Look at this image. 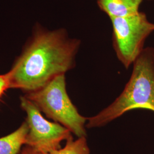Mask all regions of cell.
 Returning <instances> with one entry per match:
<instances>
[{"label":"cell","instance_id":"cell-10","mask_svg":"<svg viewBox=\"0 0 154 154\" xmlns=\"http://www.w3.org/2000/svg\"><path fill=\"white\" fill-rule=\"evenodd\" d=\"M19 154H43L28 146H23Z\"/></svg>","mask_w":154,"mask_h":154},{"label":"cell","instance_id":"cell-2","mask_svg":"<svg viewBox=\"0 0 154 154\" xmlns=\"http://www.w3.org/2000/svg\"><path fill=\"white\" fill-rule=\"evenodd\" d=\"M131 77L124 90L109 106L88 118L87 128L105 126L131 110L154 112V48L147 47L133 63Z\"/></svg>","mask_w":154,"mask_h":154},{"label":"cell","instance_id":"cell-11","mask_svg":"<svg viewBox=\"0 0 154 154\" xmlns=\"http://www.w3.org/2000/svg\"><path fill=\"white\" fill-rule=\"evenodd\" d=\"M148 1H152V0H148Z\"/></svg>","mask_w":154,"mask_h":154},{"label":"cell","instance_id":"cell-4","mask_svg":"<svg viewBox=\"0 0 154 154\" xmlns=\"http://www.w3.org/2000/svg\"><path fill=\"white\" fill-rule=\"evenodd\" d=\"M110 20L112 26L113 49L118 60L127 69L144 48L146 39L154 32V23L140 11Z\"/></svg>","mask_w":154,"mask_h":154},{"label":"cell","instance_id":"cell-6","mask_svg":"<svg viewBox=\"0 0 154 154\" xmlns=\"http://www.w3.org/2000/svg\"><path fill=\"white\" fill-rule=\"evenodd\" d=\"M143 0H97L99 9L110 19L135 14Z\"/></svg>","mask_w":154,"mask_h":154},{"label":"cell","instance_id":"cell-1","mask_svg":"<svg viewBox=\"0 0 154 154\" xmlns=\"http://www.w3.org/2000/svg\"><path fill=\"white\" fill-rule=\"evenodd\" d=\"M80 39L72 38L65 28L50 30L38 22L7 72L9 88L25 93L39 89L55 77L76 66Z\"/></svg>","mask_w":154,"mask_h":154},{"label":"cell","instance_id":"cell-8","mask_svg":"<svg viewBox=\"0 0 154 154\" xmlns=\"http://www.w3.org/2000/svg\"><path fill=\"white\" fill-rule=\"evenodd\" d=\"M90 149L88 146L87 137L78 138L74 140L70 138L66 141L63 148L55 149L44 154H90Z\"/></svg>","mask_w":154,"mask_h":154},{"label":"cell","instance_id":"cell-7","mask_svg":"<svg viewBox=\"0 0 154 154\" xmlns=\"http://www.w3.org/2000/svg\"><path fill=\"white\" fill-rule=\"evenodd\" d=\"M29 128L25 121L16 131L0 138V154H19L25 146Z\"/></svg>","mask_w":154,"mask_h":154},{"label":"cell","instance_id":"cell-5","mask_svg":"<svg viewBox=\"0 0 154 154\" xmlns=\"http://www.w3.org/2000/svg\"><path fill=\"white\" fill-rule=\"evenodd\" d=\"M21 107L26 114L28 134L25 146L42 154L61 148L63 141L72 138V133L57 122L45 119L36 106L25 97H20Z\"/></svg>","mask_w":154,"mask_h":154},{"label":"cell","instance_id":"cell-3","mask_svg":"<svg viewBox=\"0 0 154 154\" xmlns=\"http://www.w3.org/2000/svg\"><path fill=\"white\" fill-rule=\"evenodd\" d=\"M23 96L48 118L66 127L77 138L87 137L88 118L79 114L69 97L65 74L57 76L42 88Z\"/></svg>","mask_w":154,"mask_h":154},{"label":"cell","instance_id":"cell-9","mask_svg":"<svg viewBox=\"0 0 154 154\" xmlns=\"http://www.w3.org/2000/svg\"><path fill=\"white\" fill-rule=\"evenodd\" d=\"M9 88V81L7 72L0 74V100L6 91Z\"/></svg>","mask_w":154,"mask_h":154}]
</instances>
